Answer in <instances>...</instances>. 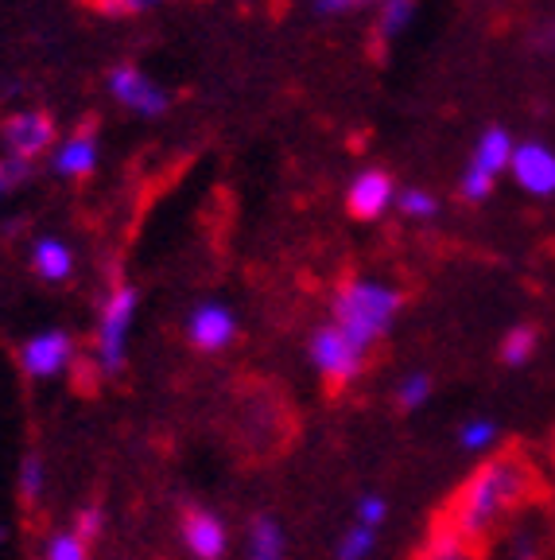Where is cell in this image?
Returning <instances> with one entry per match:
<instances>
[{
    "instance_id": "obj_1",
    "label": "cell",
    "mask_w": 555,
    "mask_h": 560,
    "mask_svg": "<svg viewBox=\"0 0 555 560\" xmlns=\"http://www.w3.org/2000/svg\"><path fill=\"white\" fill-rule=\"evenodd\" d=\"M536 487L540 479H536V467L529 464V455L497 452L494 459L477 464L462 479V487L454 490L442 522L451 525L462 541L482 549L489 537L501 534L512 517H521L524 510H532Z\"/></svg>"
},
{
    "instance_id": "obj_2",
    "label": "cell",
    "mask_w": 555,
    "mask_h": 560,
    "mask_svg": "<svg viewBox=\"0 0 555 560\" xmlns=\"http://www.w3.org/2000/svg\"><path fill=\"white\" fill-rule=\"evenodd\" d=\"M404 304L400 289L385 284L374 277H357L346 280L339 292H334V307H330V324L339 327L350 342H357L362 350H374L377 342L389 335V327L397 324V312Z\"/></svg>"
},
{
    "instance_id": "obj_3",
    "label": "cell",
    "mask_w": 555,
    "mask_h": 560,
    "mask_svg": "<svg viewBox=\"0 0 555 560\" xmlns=\"http://www.w3.org/2000/svg\"><path fill=\"white\" fill-rule=\"evenodd\" d=\"M137 289L129 284H117L102 304V315H97V339H94V362L97 374L114 377L125 370V354H129V331L132 319H137Z\"/></svg>"
},
{
    "instance_id": "obj_4",
    "label": "cell",
    "mask_w": 555,
    "mask_h": 560,
    "mask_svg": "<svg viewBox=\"0 0 555 560\" xmlns=\"http://www.w3.org/2000/svg\"><path fill=\"white\" fill-rule=\"evenodd\" d=\"M512 149H517V140L509 137L505 129H486L477 137L474 152H470V164L462 167V179H459V195L467 202H486L494 195L497 175L509 172V160Z\"/></svg>"
},
{
    "instance_id": "obj_5",
    "label": "cell",
    "mask_w": 555,
    "mask_h": 560,
    "mask_svg": "<svg viewBox=\"0 0 555 560\" xmlns=\"http://www.w3.org/2000/svg\"><path fill=\"white\" fill-rule=\"evenodd\" d=\"M307 354H311L315 374H319L327 385H334V389L354 385L365 370V359H369V350H362L357 342H350L334 324L315 327L311 342H307Z\"/></svg>"
},
{
    "instance_id": "obj_6",
    "label": "cell",
    "mask_w": 555,
    "mask_h": 560,
    "mask_svg": "<svg viewBox=\"0 0 555 560\" xmlns=\"http://www.w3.org/2000/svg\"><path fill=\"white\" fill-rule=\"evenodd\" d=\"M547 517L540 510H524L501 534L482 545V560H544L547 557Z\"/></svg>"
},
{
    "instance_id": "obj_7",
    "label": "cell",
    "mask_w": 555,
    "mask_h": 560,
    "mask_svg": "<svg viewBox=\"0 0 555 560\" xmlns=\"http://www.w3.org/2000/svg\"><path fill=\"white\" fill-rule=\"evenodd\" d=\"M512 184L521 187L532 199H552L555 195V149L540 144V140H524L512 149L509 160Z\"/></svg>"
},
{
    "instance_id": "obj_8",
    "label": "cell",
    "mask_w": 555,
    "mask_h": 560,
    "mask_svg": "<svg viewBox=\"0 0 555 560\" xmlns=\"http://www.w3.org/2000/svg\"><path fill=\"white\" fill-rule=\"evenodd\" d=\"M74 362V339L67 331H39L20 347V366L35 382H47V377H59L62 370Z\"/></svg>"
},
{
    "instance_id": "obj_9",
    "label": "cell",
    "mask_w": 555,
    "mask_h": 560,
    "mask_svg": "<svg viewBox=\"0 0 555 560\" xmlns=\"http://www.w3.org/2000/svg\"><path fill=\"white\" fill-rule=\"evenodd\" d=\"M179 537L187 545L194 560H222L229 549V529L222 522V514L206 506H187L182 510V525H179Z\"/></svg>"
},
{
    "instance_id": "obj_10",
    "label": "cell",
    "mask_w": 555,
    "mask_h": 560,
    "mask_svg": "<svg viewBox=\"0 0 555 560\" xmlns=\"http://www.w3.org/2000/svg\"><path fill=\"white\" fill-rule=\"evenodd\" d=\"M237 339V319L226 304H199L191 315H187V342L194 350H226L229 342Z\"/></svg>"
},
{
    "instance_id": "obj_11",
    "label": "cell",
    "mask_w": 555,
    "mask_h": 560,
    "mask_svg": "<svg viewBox=\"0 0 555 560\" xmlns=\"http://www.w3.org/2000/svg\"><path fill=\"white\" fill-rule=\"evenodd\" d=\"M0 140H4V149L9 156H20V160H32L35 152L51 149L55 140V121L47 114H12L0 129Z\"/></svg>"
},
{
    "instance_id": "obj_12",
    "label": "cell",
    "mask_w": 555,
    "mask_h": 560,
    "mask_svg": "<svg viewBox=\"0 0 555 560\" xmlns=\"http://www.w3.org/2000/svg\"><path fill=\"white\" fill-rule=\"evenodd\" d=\"M109 86H114L117 102L129 105L132 114H140V117H160L167 109V94L156 82H147L137 67H117L114 74H109Z\"/></svg>"
},
{
    "instance_id": "obj_13",
    "label": "cell",
    "mask_w": 555,
    "mask_h": 560,
    "mask_svg": "<svg viewBox=\"0 0 555 560\" xmlns=\"http://www.w3.org/2000/svg\"><path fill=\"white\" fill-rule=\"evenodd\" d=\"M392 199H397V191H392V179L385 172H362L350 184L346 191V207L354 219H381L385 210L392 207Z\"/></svg>"
},
{
    "instance_id": "obj_14",
    "label": "cell",
    "mask_w": 555,
    "mask_h": 560,
    "mask_svg": "<svg viewBox=\"0 0 555 560\" xmlns=\"http://www.w3.org/2000/svg\"><path fill=\"white\" fill-rule=\"evenodd\" d=\"M97 164V140H94V129H82L74 132V137L67 140V144H59V152H55L51 167L59 175H70V179H79V175H90Z\"/></svg>"
},
{
    "instance_id": "obj_15",
    "label": "cell",
    "mask_w": 555,
    "mask_h": 560,
    "mask_svg": "<svg viewBox=\"0 0 555 560\" xmlns=\"http://www.w3.org/2000/svg\"><path fill=\"white\" fill-rule=\"evenodd\" d=\"M416 560H482V549H474L470 541H462L451 525L439 522V525H432V534L424 537Z\"/></svg>"
},
{
    "instance_id": "obj_16",
    "label": "cell",
    "mask_w": 555,
    "mask_h": 560,
    "mask_svg": "<svg viewBox=\"0 0 555 560\" xmlns=\"http://www.w3.org/2000/svg\"><path fill=\"white\" fill-rule=\"evenodd\" d=\"M32 269L44 280H51V284H59L74 269V254H70V245L59 242V237H39L32 249Z\"/></svg>"
},
{
    "instance_id": "obj_17",
    "label": "cell",
    "mask_w": 555,
    "mask_h": 560,
    "mask_svg": "<svg viewBox=\"0 0 555 560\" xmlns=\"http://www.w3.org/2000/svg\"><path fill=\"white\" fill-rule=\"evenodd\" d=\"M287 537L272 514H257L249 525V560H284Z\"/></svg>"
},
{
    "instance_id": "obj_18",
    "label": "cell",
    "mask_w": 555,
    "mask_h": 560,
    "mask_svg": "<svg viewBox=\"0 0 555 560\" xmlns=\"http://www.w3.org/2000/svg\"><path fill=\"white\" fill-rule=\"evenodd\" d=\"M536 347H540V331H536V327L517 324V327H509V331H505L501 347H497V359H501V366L521 370V366H529V362H532Z\"/></svg>"
},
{
    "instance_id": "obj_19",
    "label": "cell",
    "mask_w": 555,
    "mask_h": 560,
    "mask_svg": "<svg viewBox=\"0 0 555 560\" xmlns=\"http://www.w3.org/2000/svg\"><path fill=\"white\" fill-rule=\"evenodd\" d=\"M497 440H501V424H497L494 417H470L462 420L459 429V447L470 455H486L497 447Z\"/></svg>"
},
{
    "instance_id": "obj_20",
    "label": "cell",
    "mask_w": 555,
    "mask_h": 560,
    "mask_svg": "<svg viewBox=\"0 0 555 560\" xmlns=\"http://www.w3.org/2000/svg\"><path fill=\"white\" fill-rule=\"evenodd\" d=\"M432 394H435V382L424 374V370H412V374H404L400 377V385H397V409L400 412H420L427 401H432Z\"/></svg>"
},
{
    "instance_id": "obj_21",
    "label": "cell",
    "mask_w": 555,
    "mask_h": 560,
    "mask_svg": "<svg viewBox=\"0 0 555 560\" xmlns=\"http://www.w3.org/2000/svg\"><path fill=\"white\" fill-rule=\"evenodd\" d=\"M374 549H377V529L354 522L346 534L339 537V545H334V560H369Z\"/></svg>"
},
{
    "instance_id": "obj_22",
    "label": "cell",
    "mask_w": 555,
    "mask_h": 560,
    "mask_svg": "<svg viewBox=\"0 0 555 560\" xmlns=\"http://www.w3.org/2000/svg\"><path fill=\"white\" fill-rule=\"evenodd\" d=\"M16 487H20V499H24V502L44 499V487H47L44 455H35V452L24 455V464H20V475H16Z\"/></svg>"
},
{
    "instance_id": "obj_23",
    "label": "cell",
    "mask_w": 555,
    "mask_h": 560,
    "mask_svg": "<svg viewBox=\"0 0 555 560\" xmlns=\"http://www.w3.org/2000/svg\"><path fill=\"white\" fill-rule=\"evenodd\" d=\"M44 560H90V545L74 529H59V534L47 537Z\"/></svg>"
},
{
    "instance_id": "obj_24",
    "label": "cell",
    "mask_w": 555,
    "mask_h": 560,
    "mask_svg": "<svg viewBox=\"0 0 555 560\" xmlns=\"http://www.w3.org/2000/svg\"><path fill=\"white\" fill-rule=\"evenodd\" d=\"M400 214H409V219H435L439 214V199L432 191H420V187H409V191H400Z\"/></svg>"
},
{
    "instance_id": "obj_25",
    "label": "cell",
    "mask_w": 555,
    "mask_h": 560,
    "mask_svg": "<svg viewBox=\"0 0 555 560\" xmlns=\"http://www.w3.org/2000/svg\"><path fill=\"white\" fill-rule=\"evenodd\" d=\"M412 16H416V0H389L381 12V35L385 39H392V35H400L404 27L412 24Z\"/></svg>"
},
{
    "instance_id": "obj_26",
    "label": "cell",
    "mask_w": 555,
    "mask_h": 560,
    "mask_svg": "<svg viewBox=\"0 0 555 560\" xmlns=\"http://www.w3.org/2000/svg\"><path fill=\"white\" fill-rule=\"evenodd\" d=\"M102 529H105V510L102 506H82L79 514H74V534H79L86 545H94L97 537H102Z\"/></svg>"
},
{
    "instance_id": "obj_27",
    "label": "cell",
    "mask_w": 555,
    "mask_h": 560,
    "mask_svg": "<svg viewBox=\"0 0 555 560\" xmlns=\"http://www.w3.org/2000/svg\"><path fill=\"white\" fill-rule=\"evenodd\" d=\"M385 517H389V502L381 494H362L357 499V522L369 525V529H381Z\"/></svg>"
},
{
    "instance_id": "obj_28",
    "label": "cell",
    "mask_w": 555,
    "mask_h": 560,
    "mask_svg": "<svg viewBox=\"0 0 555 560\" xmlns=\"http://www.w3.org/2000/svg\"><path fill=\"white\" fill-rule=\"evenodd\" d=\"M97 12H105V16H137V12H147L156 9V4H164V0H90Z\"/></svg>"
},
{
    "instance_id": "obj_29",
    "label": "cell",
    "mask_w": 555,
    "mask_h": 560,
    "mask_svg": "<svg viewBox=\"0 0 555 560\" xmlns=\"http://www.w3.org/2000/svg\"><path fill=\"white\" fill-rule=\"evenodd\" d=\"M27 175H32V160L4 156V160H0V195H9L16 184H24Z\"/></svg>"
},
{
    "instance_id": "obj_30",
    "label": "cell",
    "mask_w": 555,
    "mask_h": 560,
    "mask_svg": "<svg viewBox=\"0 0 555 560\" xmlns=\"http://www.w3.org/2000/svg\"><path fill=\"white\" fill-rule=\"evenodd\" d=\"M354 0H315V9L322 12V16H334V12H346Z\"/></svg>"
},
{
    "instance_id": "obj_31",
    "label": "cell",
    "mask_w": 555,
    "mask_h": 560,
    "mask_svg": "<svg viewBox=\"0 0 555 560\" xmlns=\"http://www.w3.org/2000/svg\"><path fill=\"white\" fill-rule=\"evenodd\" d=\"M536 47L540 51H555V24H547L544 32L536 35Z\"/></svg>"
}]
</instances>
